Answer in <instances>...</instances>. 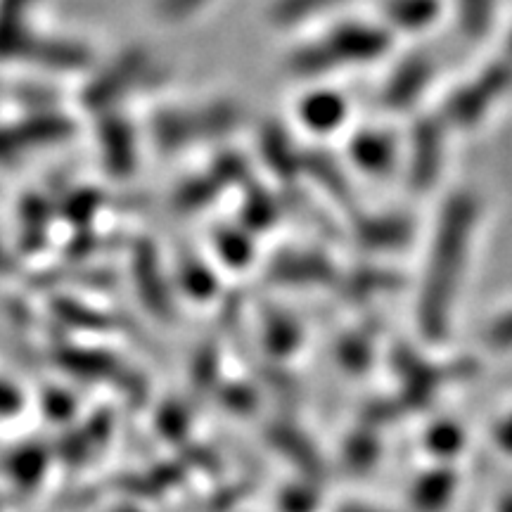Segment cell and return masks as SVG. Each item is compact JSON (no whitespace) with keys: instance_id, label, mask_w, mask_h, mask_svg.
<instances>
[{"instance_id":"3957f363","label":"cell","mask_w":512,"mask_h":512,"mask_svg":"<svg viewBox=\"0 0 512 512\" xmlns=\"http://www.w3.org/2000/svg\"><path fill=\"white\" fill-rule=\"evenodd\" d=\"M238 112L230 105H214L207 107V110H192V112H181L174 110L166 117L159 119L157 124V138L159 143L166 147L185 145L195 138L211 136V131H223L233 124Z\"/></svg>"},{"instance_id":"8992f818","label":"cell","mask_w":512,"mask_h":512,"mask_svg":"<svg viewBox=\"0 0 512 512\" xmlns=\"http://www.w3.org/2000/svg\"><path fill=\"white\" fill-rule=\"evenodd\" d=\"M302 119L313 128H330L344 119V102L332 93L313 95L302 105Z\"/></svg>"},{"instance_id":"5b68a950","label":"cell","mask_w":512,"mask_h":512,"mask_svg":"<svg viewBox=\"0 0 512 512\" xmlns=\"http://www.w3.org/2000/svg\"><path fill=\"white\" fill-rule=\"evenodd\" d=\"M102 150H105V162L112 169V174H131L136 147H133L131 131H128L124 121H107L105 128H102Z\"/></svg>"},{"instance_id":"7a4b0ae2","label":"cell","mask_w":512,"mask_h":512,"mask_svg":"<svg viewBox=\"0 0 512 512\" xmlns=\"http://www.w3.org/2000/svg\"><path fill=\"white\" fill-rule=\"evenodd\" d=\"M387 48V36L382 31L366 27H344L328 36V41H320L316 46L306 48L294 57L299 72L304 69H325L339 67V64L373 60Z\"/></svg>"},{"instance_id":"6da1fadb","label":"cell","mask_w":512,"mask_h":512,"mask_svg":"<svg viewBox=\"0 0 512 512\" xmlns=\"http://www.w3.org/2000/svg\"><path fill=\"white\" fill-rule=\"evenodd\" d=\"M477 221V207L470 197H456L446 204L444 216L434 238L430 271H427L425 306L432 318H439L448 306L453 287H458L470 254L472 228Z\"/></svg>"},{"instance_id":"52a82bcc","label":"cell","mask_w":512,"mask_h":512,"mask_svg":"<svg viewBox=\"0 0 512 512\" xmlns=\"http://www.w3.org/2000/svg\"><path fill=\"white\" fill-rule=\"evenodd\" d=\"M207 3L209 0H157L155 10H157V17L162 19V22L176 24V22H183V19L192 17L195 12H200Z\"/></svg>"},{"instance_id":"277c9868","label":"cell","mask_w":512,"mask_h":512,"mask_svg":"<svg viewBox=\"0 0 512 512\" xmlns=\"http://www.w3.org/2000/svg\"><path fill=\"white\" fill-rule=\"evenodd\" d=\"M145 64L147 55L138 48L119 55L117 62H112L110 67L102 69V72L86 86V93H83L86 105L91 107V110L100 112L110 110L112 102H117L121 98V93L128 91V88L138 81V76L145 72Z\"/></svg>"}]
</instances>
